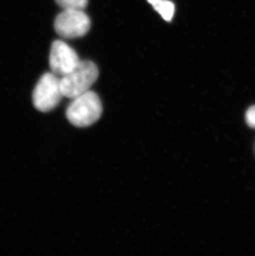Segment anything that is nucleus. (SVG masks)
<instances>
[{
  "label": "nucleus",
  "instance_id": "1",
  "mask_svg": "<svg viewBox=\"0 0 255 256\" xmlns=\"http://www.w3.org/2000/svg\"><path fill=\"white\" fill-rule=\"evenodd\" d=\"M103 107L96 92L88 90L72 99L66 108V116L72 126L86 128L99 120Z\"/></svg>",
  "mask_w": 255,
  "mask_h": 256
},
{
  "label": "nucleus",
  "instance_id": "2",
  "mask_svg": "<svg viewBox=\"0 0 255 256\" xmlns=\"http://www.w3.org/2000/svg\"><path fill=\"white\" fill-rule=\"evenodd\" d=\"M99 76V69L90 60H80L74 70L60 78L63 97L74 99L88 92Z\"/></svg>",
  "mask_w": 255,
  "mask_h": 256
},
{
  "label": "nucleus",
  "instance_id": "3",
  "mask_svg": "<svg viewBox=\"0 0 255 256\" xmlns=\"http://www.w3.org/2000/svg\"><path fill=\"white\" fill-rule=\"evenodd\" d=\"M60 78L53 72L42 76L32 93V103L41 112H49L58 106L62 99Z\"/></svg>",
  "mask_w": 255,
  "mask_h": 256
},
{
  "label": "nucleus",
  "instance_id": "4",
  "mask_svg": "<svg viewBox=\"0 0 255 256\" xmlns=\"http://www.w3.org/2000/svg\"><path fill=\"white\" fill-rule=\"evenodd\" d=\"M54 28L62 38H76L88 32L90 20L83 10H64L56 18Z\"/></svg>",
  "mask_w": 255,
  "mask_h": 256
},
{
  "label": "nucleus",
  "instance_id": "5",
  "mask_svg": "<svg viewBox=\"0 0 255 256\" xmlns=\"http://www.w3.org/2000/svg\"><path fill=\"white\" fill-rule=\"evenodd\" d=\"M80 62L76 52L68 44L60 40L53 42L49 58L52 72L58 76L66 75L76 68Z\"/></svg>",
  "mask_w": 255,
  "mask_h": 256
},
{
  "label": "nucleus",
  "instance_id": "6",
  "mask_svg": "<svg viewBox=\"0 0 255 256\" xmlns=\"http://www.w3.org/2000/svg\"><path fill=\"white\" fill-rule=\"evenodd\" d=\"M162 18L170 22L175 12V4L169 0H148Z\"/></svg>",
  "mask_w": 255,
  "mask_h": 256
},
{
  "label": "nucleus",
  "instance_id": "7",
  "mask_svg": "<svg viewBox=\"0 0 255 256\" xmlns=\"http://www.w3.org/2000/svg\"><path fill=\"white\" fill-rule=\"evenodd\" d=\"M63 10H83L87 6L88 0H56Z\"/></svg>",
  "mask_w": 255,
  "mask_h": 256
},
{
  "label": "nucleus",
  "instance_id": "8",
  "mask_svg": "<svg viewBox=\"0 0 255 256\" xmlns=\"http://www.w3.org/2000/svg\"><path fill=\"white\" fill-rule=\"evenodd\" d=\"M246 120L250 128H255V106L248 108L246 112Z\"/></svg>",
  "mask_w": 255,
  "mask_h": 256
}]
</instances>
